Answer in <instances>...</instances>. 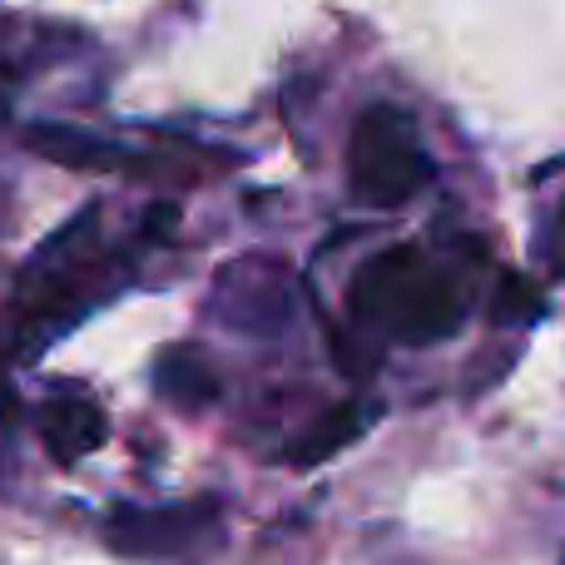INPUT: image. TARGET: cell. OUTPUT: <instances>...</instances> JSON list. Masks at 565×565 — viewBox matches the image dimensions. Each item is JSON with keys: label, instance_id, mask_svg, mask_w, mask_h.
<instances>
[{"label": "cell", "instance_id": "1", "mask_svg": "<svg viewBox=\"0 0 565 565\" xmlns=\"http://www.w3.org/2000/svg\"><path fill=\"white\" fill-rule=\"evenodd\" d=\"M352 322L372 328L382 338H397L407 348L457 332L461 322V292L451 288L417 248H387L377 254L352 282Z\"/></svg>", "mask_w": 565, "mask_h": 565}, {"label": "cell", "instance_id": "2", "mask_svg": "<svg viewBox=\"0 0 565 565\" xmlns=\"http://www.w3.org/2000/svg\"><path fill=\"white\" fill-rule=\"evenodd\" d=\"M352 184L367 204H407L412 194L431 184V159L417 139L407 109L397 105H372L352 125Z\"/></svg>", "mask_w": 565, "mask_h": 565}, {"label": "cell", "instance_id": "3", "mask_svg": "<svg viewBox=\"0 0 565 565\" xmlns=\"http://www.w3.org/2000/svg\"><path fill=\"white\" fill-rule=\"evenodd\" d=\"M25 145L40 149L45 159H55V164H70V169H135V159H129V149L109 145V139L99 135H85V129H70V125H35L25 129Z\"/></svg>", "mask_w": 565, "mask_h": 565}, {"label": "cell", "instance_id": "4", "mask_svg": "<svg viewBox=\"0 0 565 565\" xmlns=\"http://www.w3.org/2000/svg\"><path fill=\"white\" fill-rule=\"evenodd\" d=\"M40 431H45L50 451H55L60 461H75V457H89V451L105 441V417H99V407L85 397H60L45 407Z\"/></svg>", "mask_w": 565, "mask_h": 565}, {"label": "cell", "instance_id": "5", "mask_svg": "<svg viewBox=\"0 0 565 565\" xmlns=\"http://www.w3.org/2000/svg\"><path fill=\"white\" fill-rule=\"evenodd\" d=\"M367 422H372V407H342L338 417H328L318 431H312L308 441H302L298 451H292V461H298V467H312V461L332 457V451H338V447H348V441L358 437V431L367 427Z\"/></svg>", "mask_w": 565, "mask_h": 565}, {"label": "cell", "instance_id": "6", "mask_svg": "<svg viewBox=\"0 0 565 565\" xmlns=\"http://www.w3.org/2000/svg\"><path fill=\"white\" fill-rule=\"evenodd\" d=\"M159 387H164L169 397H179V402L214 397V377H209V367H199V362H189L184 352H174V358L164 362V372H159Z\"/></svg>", "mask_w": 565, "mask_h": 565}]
</instances>
